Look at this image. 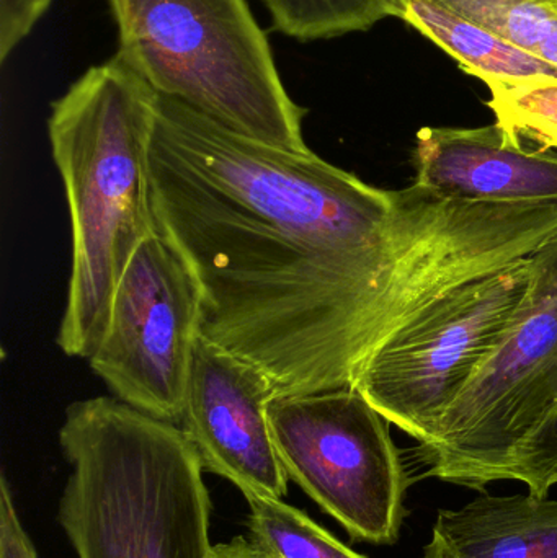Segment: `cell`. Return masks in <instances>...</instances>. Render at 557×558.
Here are the masks:
<instances>
[{
	"label": "cell",
	"mask_w": 557,
	"mask_h": 558,
	"mask_svg": "<svg viewBox=\"0 0 557 558\" xmlns=\"http://www.w3.org/2000/svg\"><path fill=\"white\" fill-rule=\"evenodd\" d=\"M149 179L157 232L198 284L199 331L277 396L355 386L392 331L557 234V203L378 189L160 95Z\"/></svg>",
	"instance_id": "cell-1"
},
{
	"label": "cell",
	"mask_w": 557,
	"mask_h": 558,
	"mask_svg": "<svg viewBox=\"0 0 557 558\" xmlns=\"http://www.w3.org/2000/svg\"><path fill=\"white\" fill-rule=\"evenodd\" d=\"M159 94L117 56L88 68L51 104L48 137L71 216L72 262L59 348L90 360L114 289L156 234L149 150Z\"/></svg>",
	"instance_id": "cell-2"
},
{
	"label": "cell",
	"mask_w": 557,
	"mask_h": 558,
	"mask_svg": "<svg viewBox=\"0 0 557 558\" xmlns=\"http://www.w3.org/2000/svg\"><path fill=\"white\" fill-rule=\"evenodd\" d=\"M58 520L77 558H211V495L175 423L114 397L65 410Z\"/></svg>",
	"instance_id": "cell-3"
},
{
	"label": "cell",
	"mask_w": 557,
	"mask_h": 558,
	"mask_svg": "<svg viewBox=\"0 0 557 558\" xmlns=\"http://www.w3.org/2000/svg\"><path fill=\"white\" fill-rule=\"evenodd\" d=\"M117 58L160 97L249 140L294 153L306 108L281 81L267 33L247 0H105Z\"/></svg>",
	"instance_id": "cell-4"
},
{
	"label": "cell",
	"mask_w": 557,
	"mask_h": 558,
	"mask_svg": "<svg viewBox=\"0 0 557 558\" xmlns=\"http://www.w3.org/2000/svg\"><path fill=\"white\" fill-rule=\"evenodd\" d=\"M532 281L496 347L415 448L422 477L484 492L557 407V234L532 255Z\"/></svg>",
	"instance_id": "cell-5"
},
{
	"label": "cell",
	"mask_w": 557,
	"mask_h": 558,
	"mask_svg": "<svg viewBox=\"0 0 557 558\" xmlns=\"http://www.w3.org/2000/svg\"><path fill=\"white\" fill-rule=\"evenodd\" d=\"M268 422L288 481L350 539L398 543L411 478L391 423L355 387L277 396Z\"/></svg>",
	"instance_id": "cell-6"
},
{
	"label": "cell",
	"mask_w": 557,
	"mask_h": 558,
	"mask_svg": "<svg viewBox=\"0 0 557 558\" xmlns=\"http://www.w3.org/2000/svg\"><path fill=\"white\" fill-rule=\"evenodd\" d=\"M532 257L451 289L392 331L360 369L355 389L419 445L502 337L532 281Z\"/></svg>",
	"instance_id": "cell-7"
},
{
	"label": "cell",
	"mask_w": 557,
	"mask_h": 558,
	"mask_svg": "<svg viewBox=\"0 0 557 558\" xmlns=\"http://www.w3.org/2000/svg\"><path fill=\"white\" fill-rule=\"evenodd\" d=\"M199 324L198 284L156 232L118 282L107 330L88 363L114 399L180 425Z\"/></svg>",
	"instance_id": "cell-8"
},
{
	"label": "cell",
	"mask_w": 557,
	"mask_h": 558,
	"mask_svg": "<svg viewBox=\"0 0 557 558\" xmlns=\"http://www.w3.org/2000/svg\"><path fill=\"white\" fill-rule=\"evenodd\" d=\"M275 397L264 371L199 335L180 428L203 471L231 482L244 498L288 495L290 481L268 422Z\"/></svg>",
	"instance_id": "cell-9"
},
{
	"label": "cell",
	"mask_w": 557,
	"mask_h": 558,
	"mask_svg": "<svg viewBox=\"0 0 557 558\" xmlns=\"http://www.w3.org/2000/svg\"><path fill=\"white\" fill-rule=\"evenodd\" d=\"M415 185L491 205L557 203V154L526 149L496 123L422 128L415 137Z\"/></svg>",
	"instance_id": "cell-10"
},
{
	"label": "cell",
	"mask_w": 557,
	"mask_h": 558,
	"mask_svg": "<svg viewBox=\"0 0 557 558\" xmlns=\"http://www.w3.org/2000/svg\"><path fill=\"white\" fill-rule=\"evenodd\" d=\"M421 558H557V501L483 492L458 510H440Z\"/></svg>",
	"instance_id": "cell-11"
},
{
	"label": "cell",
	"mask_w": 557,
	"mask_h": 558,
	"mask_svg": "<svg viewBox=\"0 0 557 558\" xmlns=\"http://www.w3.org/2000/svg\"><path fill=\"white\" fill-rule=\"evenodd\" d=\"M392 16L417 29L484 84L557 77V69L437 0H392Z\"/></svg>",
	"instance_id": "cell-12"
},
{
	"label": "cell",
	"mask_w": 557,
	"mask_h": 558,
	"mask_svg": "<svg viewBox=\"0 0 557 558\" xmlns=\"http://www.w3.org/2000/svg\"><path fill=\"white\" fill-rule=\"evenodd\" d=\"M249 537L277 558H368L280 498L245 497Z\"/></svg>",
	"instance_id": "cell-13"
},
{
	"label": "cell",
	"mask_w": 557,
	"mask_h": 558,
	"mask_svg": "<svg viewBox=\"0 0 557 558\" xmlns=\"http://www.w3.org/2000/svg\"><path fill=\"white\" fill-rule=\"evenodd\" d=\"M557 69V0H437Z\"/></svg>",
	"instance_id": "cell-14"
},
{
	"label": "cell",
	"mask_w": 557,
	"mask_h": 558,
	"mask_svg": "<svg viewBox=\"0 0 557 558\" xmlns=\"http://www.w3.org/2000/svg\"><path fill=\"white\" fill-rule=\"evenodd\" d=\"M271 28L301 43L368 32L392 16V0H261Z\"/></svg>",
	"instance_id": "cell-15"
},
{
	"label": "cell",
	"mask_w": 557,
	"mask_h": 558,
	"mask_svg": "<svg viewBox=\"0 0 557 558\" xmlns=\"http://www.w3.org/2000/svg\"><path fill=\"white\" fill-rule=\"evenodd\" d=\"M487 88L497 126L526 149L557 153V77L493 82Z\"/></svg>",
	"instance_id": "cell-16"
},
{
	"label": "cell",
	"mask_w": 557,
	"mask_h": 558,
	"mask_svg": "<svg viewBox=\"0 0 557 558\" xmlns=\"http://www.w3.org/2000/svg\"><path fill=\"white\" fill-rule=\"evenodd\" d=\"M500 481L522 482L530 494L548 497L557 485V407L513 452L500 471Z\"/></svg>",
	"instance_id": "cell-17"
},
{
	"label": "cell",
	"mask_w": 557,
	"mask_h": 558,
	"mask_svg": "<svg viewBox=\"0 0 557 558\" xmlns=\"http://www.w3.org/2000/svg\"><path fill=\"white\" fill-rule=\"evenodd\" d=\"M0 558H39L20 520L12 488L3 474L0 477Z\"/></svg>",
	"instance_id": "cell-18"
},
{
	"label": "cell",
	"mask_w": 557,
	"mask_h": 558,
	"mask_svg": "<svg viewBox=\"0 0 557 558\" xmlns=\"http://www.w3.org/2000/svg\"><path fill=\"white\" fill-rule=\"evenodd\" d=\"M211 558H277L251 537L238 536L229 543L213 546Z\"/></svg>",
	"instance_id": "cell-19"
}]
</instances>
